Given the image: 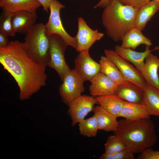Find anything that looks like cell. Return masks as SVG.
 Segmentation results:
<instances>
[{"label": "cell", "instance_id": "cell-22", "mask_svg": "<svg viewBox=\"0 0 159 159\" xmlns=\"http://www.w3.org/2000/svg\"><path fill=\"white\" fill-rule=\"evenodd\" d=\"M143 91V104L148 113L159 116V90L147 85Z\"/></svg>", "mask_w": 159, "mask_h": 159}, {"label": "cell", "instance_id": "cell-12", "mask_svg": "<svg viewBox=\"0 0 159 159\" xmlns=\"http://www.w3.org/2000/svg\"><path fill=\"white\" fill-rule=\"evenodd\" d=\"M89 91L94 97L115 94L118 85L107 76L100 72L90 81Z\"/></svg>", "mask_w": 159, "mask_h": 159}, {"label": "cell", "instance_id": "cell-20", "mask_svg": "<svg viewBox=\"0 0 159 159\" xmlns=\"http://www.w3.org/2000/svg\"><path fill=\"white\" fill-rule=\"evenodd\" d=\"M141 31L136 27L131 29L122 38L120 46L133 50L140 44L150 47L152 45L151 40L145 37Z\"/></svg>", "mask_w": 159, "mask_h": 159}, {"label": "cell", "instance_id": "cell-8", "mask_svg": "<svg viewBox=\"0 0 159 159\" xmlns=\"http://www.w3.org/2000/svg\"><path fill=\"white\" fill-rule=\"evenodd\" d=\"M85 81L74 69L65 76L59 88L62 100L67 105L73 100L81 96L85 91Z\"/></svg>", "mask_w": 159, "mask_h": 159}, {"label": "cell", "instance_id": "cell-27", "mask_svg": "<svg viewBox=\"0 0 159 159\" xmlns=\"http://www.w3.org/2000/svg\"><path fill=\"white\" fill-rule=\"evenodd\" d=\"M12 14L3 11L0 18V33L14 37L16 33L14 29L12 23Z\"/></svg>", "mask_w": 159, "mask_h": 159}, {"label": "cell", "instance_id": "cell-14", "mask_svg": "<svg viewBox=\"0 0 159 159\" xmlns=\"http://www.w3.org/2000/svg\"><path fill=\"white\" fill-rule=\"evenodd\" d=\"M115 94L124 101L143 104V90L130 82L124 80L118 85Z\"/></svg>", "mask_w": 159, "mask_h": 159}, {"label": "cell", "instance_id": "cell-28", "mask_svg": "<svg viewBox=\"0 0 159 159\" xmlns=\"http://www.w3.org/2000/svg\"><path fill=\"white\" fill-rule=\"evenodd\" d=\"M134 154L127 148L123 150L111 154L104 153L99 157L100 159H134Z\"/></svg>", "mask_w": 159, "mask_h": 159}, {"label": "cell", "instance_id": "cell-5", "mask_svg": "<svg viewBox=\"0 0 159 159\" xmlns=\"http://www.w3.org/2000/svg\"><path fill=\"white\" fill-rule=\"evenodd\" d=\"M50 40V60L47 66L57 72L62 81L71 69L67 64L64 54L68 45L59 36H49Z\"/></svg>", "mask_w": 159, "mask_h": 159}, {"label": "cell", "instance_id": "cell-10", "mask_svg": "<svg viewBox=\"0 0 159 159\" xmlns=\"http://www.w3.org/2000/svg\"><path fill=\"white\" fill-rule=\"evenodd\" d=\"M78 31L75 37L77 42L75 49L78 52L89 51L93 44L101 39L104 34L97 30H93L87 25L84 19H78Z\"/></svg>", "mask_w": 159, "mask_h": 159}, {"label": "cell", "instance_id": "cell-31", "mask_svg": "<svg viewBox=\"0 0 159 159\" xmlns=\"http://www.w3.org/2000/svg\"><path fill=\"white\" fill-rule=\"evenodd\" d=\"M9 36L5 34L0 33V48H4L9 44Z\"/></svg>", "mask_w": 159, "mask_h": 159}, {"label": "cell", "instance_id": "cell-17", "mask_svg": "<svg viewBox=\"0 0 159 159\" xmlns=\"http://www.w3.org/2000/svg\"><path fill=\"white\" fill-rule=\"evenodd\" d=\"M41 4L37 0H0V7L11 14L26 11L35 12Z\"/></svg>", "mask_w": 159, "mask_h": 159}, {"label": "cell", "instance_id": "cell-11", "mask_svg": "<svg viewBox=\"0 0 159 159\" xmlns=\"http://www.w3.org/2000/svg\"><path fill=\"white\" fill-rule=\"evenodd\" d=\"M74 69L85 81H90L100 72V66L90 57L89 51H85L80 52L76 57Z\"/></svg>", "mask_w": 159, "mask_h": 159}, {"label": "cell", "instance_id": "cell-15", "mask_svg": "<svg viewBox=\"0 0 159 159\" xmlns=\"http://www.w3.org/2000/svg\"><path fill=\"white\" fill-rule=\"evenodd\" d=\"M150 47L146 46L145 50L140 52L129 48H124L117 45L115 47V51L120 56L133 64L140 72L145 63V58L153 50L150 49Z\"/></svg>", "mask_w": 159, "mask_h": 159}, {"label": "cell", "instance_id": "cell-16", "mask_svg": "<svg viewBox=\"0 0 159 159\" xmlns=\"http://www.w3.org/2000/svg\"><path fill=\"white\" fill-rule=\"evenodd\" d=\"M37 18L36 12L22 11L13 14L11 21L15 32L26 34L35 24Z\"/></svg>", "mask_w": 159, "mask_h": 159}, {"label": "cell", "instance_id": "cell-13", "mask_svg": "<svg viewBox=\"0 0 159 159\" xmlns=\"http://www.w3.org/2000/svg\"><path fill=\"white\" fill-rule=\"evenodd\" d=\"M145 60L141 74L147 85L159 90V58L150 52Z\"/></svg>", "mask_w": 159, "mask_h": 159}, {"label": "cell", "instance_id": "cell-24", "mask_svg": "<svg viewBox=\"0 0 159 159\" xmlns=\"http://www.w3.org/2000/svg\"><path fill=\"white\" fill-rule=\"evenodd\" d=\"M100 72L106 75L118 85L124 81L120 70L116 65L106 56H102L99 60Z\"/></svg>", "mask_w": 159, "mask_h": 159}, {"label": "cell", "instance_id": "cell-18", "mask_svg": "<svg viewBox=\"0 0 159 159\" xmlns=\"http://www.w3.org/2000/svg\"><path fill=\"white\" fill-rule=\"evenodd\" d=\"M96 117L99 130L107 132H115L119 126L117 117L107 112L99 105L93 111Z\"/></svg>", "mask_w": 159, "mask_h": 159}, {"label": "cell", "instance_id": "cell-30", "mask_svg": "<svg viewBox=\"0 0 159 159\" xmlns=\"http://www.w3.org/2000/svg\"><path fill=\"white\" fill-rule=\"evenodd\" d=\"M123 5L132 6L139 9L140 7L146 4L150 0H118Z\"/></svg>", "mask_w": 159, "mask_h": 159}, {"label": "cell", "instance_id": "cell-3", "mask_svg": "<svg viewBox=\"0 0 159 159\" xmlns=\"http://www.w3.org/2000/svg\"><path fill=\"white\" fill-rule=\"evenodd\" d=\"M104 8L102 21L107 34L115 42L121 41L125 35L135 27L138 9L123 5L118 0H109Z\"/></svg>", "mask_w": 159, "mask_h": 159}, {"label": "cell", "instance_id": "cell-9", "mask_svg": "<svg viewBox=\"0 0 159 159\" xmlns=\"http://www.w3.org/2000/svg\"><path fill=\"white\" fill-rule=\"evenodd\" d=\"M98 104L95 97L87 95H81L68 105V113L74 126L85 119L86 116L93 111L95 105Z\"/></svg>", "mask_w": 159, "mask_h": 159}, {"label": "cell", "instance_id": "cell-32", "mask_svg": "<svg viewBox=\"0 0 159 159\" xmlns=\"http://www.w3.org/2000/svg\"><path fill=\"white\" fill-rule=\"evenodd\" d=\"M41 4L43 10L47 13L49 10V5L52 0H37Z\"/></svg>", "mask_w": 159, "mask_h": 159}, {"label": "cell", "instance_id": "cell-4", "mask_svg": "<svg viewBox=\"0 0 159 159\" xmlns=\"http://www.w3.org/2000/svg\"><path fill=\"white\" fill-rule=\"evenodd\" d=\"M28 56L34 61L47 66L50 60V40L45 24H35L26 34L23 42Z\"/></svg>", "mask_w": 159, "mask_h": 159}, {"label": "cell", "instance_id": "cell-23", "mask_svg": "<svg viewBox=\"0 0 159 159\" xmlns=\"http://www.w3.org/2000/svg\"><path fill=\"white\" fill-rule=\"evenodd\" d=\"M95 98L99 105L118 117L124 104V100L115 94L97 96Z\"/></svg>", "mask_w": 159, "mask_h": 159}, {"label": "cell", "instance_id": "cell-21", "mask_svg": "<svg viewBox=\"0 0 159 159\" xmlns=\"http://www.w3.org/2000/svg\"><path fill=\"white\" fill-rule=\"evenodd\" d=\"M159 10V2L151 0L138 9L135 19V27L142 31L148 22Z\"/></svg>", "mask_w": 159, "mask_h": 159}, {"label": "cell", "instance_id": "cell-26", "mask_svg": "<svg viewBox=\"0 0 159 159\" xmlns=\"http://www.w3.org/2000/svg\"><path fill=\"white\" fill-rule=\"evenodd\" d=\"M104 146L105 153L107 154L114 153L127 148L121 139L115 134L108 137Z\"/></svg>", "mask_w": 159, "mask_h": 159}, {"label": "cell", "instance_id": "cell-19", "mask_svg": "<svg viewBox=\"0 0 159 159\" xmlns=\"http://www.w3.org/2000/svg\"><path fill=\"white\" fill-rule=\"evenodd\" d=\"M120 117L127 120L134 121L149 118L150 115L143 104L125 101L118 116V117Z\"/></svg>", "mask_w": 159, "mask_h": 159}, {"label": "cell", "instance_id": "cell-34", "mask_svg": "<svg viewBox=\"0 0 159 159\" xmlns=\"http://www.w3.org/2000/svg\"><path fill=\"white\" fill-rule=\"evenodd\" d=\"M150 0L151 1V0ZM155 0V1L159 2V0Z\"/></svg>", "mask_w": 159, "mask_h": 159}, {"label": "cell", "instance_id": "cell-7", "mask_svg": "<svg viewBox=\"0 0 159 159\" xmlns=\"http://www.w3.org/2000/svg\"><path fill=\"white\" fill-rule=\"evenodd\" d=\"M104 52L105 56L119 69L124 80L134 83L143 90L147 84L140 71L115 50L106 49Z\"/></svg>", "mask_w": 159, "mask_h": 159}, {"label": "cell", "instance_id": "cell-29", "mask_svg": "<svg viewBox=\"0 0 159 159\" xmlns=\"http://www.w3.org/2000/svg\"><path fill=\"white\" fill-rule=\"evenodd\" d=\"M137 159H159V150H154L150 148H147L140 153Z\"/></svg>", "mask_w": 159, "mask_h": 159}, {"label": "cell", "instance_id": "cell-25", "mask_svg": "<svg viewBox=\"0 0 159 159\" xmlns=\"http://www.w3.org/2000/svg\"><path fill=\"white\" fill-rule=\"evenodd\" d=\"M78 123L81 135L90 138L96 136L99 129L94 115L90 118L84 119Z\"/></svg>", "mask_w": 159, "mask_h": 159}, {"label": "cell", "instance_id": "cell-1", "mask_svg": "<svg viewBox=\"0 0 159 159\" xmlns=\"http://www.w3.org/2000/svg\"><path fill=\"white\" fill-rule=\"evenodd\" d=\"M0 63L17 83L21 100L29 99L46 85L47 67L28 56L23 42L11 41L7 47L0 48Z\"/></svg>", "mask_w": 159, "mask_h": 159}, {"label": "cell", "instance_id": "cell-6", "mask_svg": "<svg viewBox=\"0 0 159 159\" xmlns=\"http://www.w3.org/2000/svg\"><path fill=\"white\" fill-rule=\"evenodd\" d=\"M65 5L57 0H52L49 6L50 14L48 20L45 24L47 34L50 36L57 34L60 37L68 46L76 49L77 42L75 37L70 36L65 30L62 24L60 16L61 10Z\"/></svg>", "mask_w": 159, "mask_h": 159}, {"label": "cell", "instance_id": "cell-33", "mask_svg": "<svg viewBox=\"0 0 159 159\" xmlns=\"http://www.w3.org/2000/svg\"><path fill=\"white\" fill-rule=\"evenodd\" d=\"M99 2L94 6V9L97 8H104L106 5L109 0H99Z\"/></svg>", "mask_w": 159, "mask_h": 159}, {"label": "cell", "instance_id": "cell-2", "mask_svg": "<svg viewBox=\"0 0 159 159\" xmlns=\"http://www.w3.org/2000/svg\"><path fill=\"white\" fill-rule=\"evenodd\" d=\"M119 126L114 132L124 142L127 148L134 154L140 153L154 146L157 140L154 125L150 118L130 121H119Z\"/></svg>", "mask_w": 159, "mask_h": 159}]
</instances>
